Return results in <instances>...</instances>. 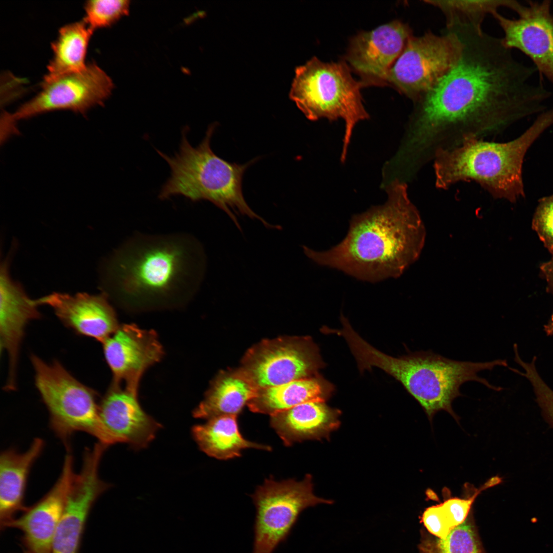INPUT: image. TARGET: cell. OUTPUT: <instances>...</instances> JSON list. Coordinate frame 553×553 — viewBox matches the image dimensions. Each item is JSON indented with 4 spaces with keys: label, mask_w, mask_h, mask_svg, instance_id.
<instances>
[{
    "label": "cell",
    "mask_w": 553,
    "mask_h": 553,
    "mask_svg": "<svg viewBox=\"0 0 553 553\" xmlns=\"http://www.w3.org/2000/svg\"><path fill=\"white\" fill-rule=\"evenodd\" d=\"M333 385L320 375L257 390L247 403L254 413L269 414L309 402H325L331 396Z\"/></svg>",
    "instance_id": "23"
},
{
    "label": "cell",
    "mask_w": 553,
    "mask_h": 553,
    "mask_svg": "<svg viewBox=\"0 0 553 553\" xmlns=\"http://www.w3.org/2000/svg\"><path fill=\"white\" fill-rule=\"evenodd\" d=\"M35 302L38 306L51 307L60 321L75 332L102 343L120 326L104 293L53 292Z\"/></svg>",
    "instance_id": "19"
},
{
    "label": "cell",
    "mask_w": 553,
    "mask_h": 553,
    "mask_svg": "<svg viewBox=\"0 0 553 553\" xmlns=\"http://www.w3.org/2000/svg\"><path fill=\"white\" fill-rule=\"evenodd\" d=\"M463 47L458 62L414 103L407 147L428 160L464 137L500 131L546 109L551 92L533 81L537 72L514 56L500 38L455 28Z\"/></svg>",
    "instance_id": "1"
},
{
    "label": "cell",
    "mask_w": 553,
    "mask_h": 553,
    "mask_svg": "<svg viewBox=\"0 0 553 553\" xmlns=\"http://www.w3.org/2000/svg\"><path fill=\"white\" fill-rule=\"evenodd\" d=\"M35 300L29 297L9 273L8 262H1L0 272V345L8 356V372L5 388L16 389L17 369L20 345L29 323L41 314Z\"/></svg>",
    "instance_id": "18"
},
{
    "label": "cell",
    "mask_w": 553,
    "mask_h": 553,
    "mask_svg": "<svg viewBox=\"0 0 553 553\" xmlns=\"http://www.w3.org/2000/svg\"><path fill=\"white\" fill-rule=\"evenodd\" d=\"M216 123L207 129L205 136L196 147L189 142L184 128L178 152L168 156L156 150L170 167L171 176L163 185L159 198L164 200L175 195L183 196L193 202L205 200L223 210L240 231L236 212L259 220L267 228L280 229L257 214L245 201L242 192L243 174L258 158L244 164L228 162L216 155L210 147L211 138Z\"/></svg>",
    "instance_id": "5"
},
{
    "label": "cell",
    "mask_w": 553,
    "mask_h": 553,
    "mask_svg": "<svg viewBox=\"0 0 553 553\" xmlns=\"http://www.w3.org/2000/svg\"><path fill=\"white\" fill-rule=\"evenodd\" d=\"M41 438L33 440L28 449L20 453L13 449L3 451L0 456V520L1 529L15 518L16 514L25 511V493L33 464L43 451Z\"/></svg>",
    "instance_id": "22"
},
{
    "label": "cell",
    "mask_w": 553,
    "mask_h": 553,
    "mask_svg": "<svg viewBox=\"0 0 553 553\" xmlns=\"http://www.w3.org/2000/svg\"><path fill=\"white\" fill-rule=\"evenodd\" d=\"M340 411L325 402L309 401L270 415L272 428L289 446L306 440L328 438L340 425Z\"/></svg>",
    "instance_id": "21"
},
{
    "label": "cell",
    "mask_w": 553,
    "mask_h": 553,
    "mask_svg": "<svg viewBox=\"0 0 553 553\" xmlns=\"http://www.w3.org/2000/svg\"><path fill=\"white\" fill-rule=\"evenodd\" d=\"M536 362L535 359L529 362L521 361L520 365L524 372H520V374L529 381L543 418L553 428V390L540 375Z\"/></svg>",
    "instance_id": "31"
},
{
    "label": "cell",
    "mask_w": 553,
    "mask_h": 553,
    "mask_svg": "<svg viewBox=\"0 0 553 553\" xmlns=\"http://www.w3.org/2000/svg\"><path fill=\"white\" fill-rule=\"evenodd\" d=\"M463 45L455 33L437 35L428 30L412 35L390 69L387 84L413 103L432 89L458 62Z\"/></svg>",
    "instance_id": "10"
},
{
    "label": "cell",
    "mask_w": 553,
    "mask_h": 553,
    "mask_svg": "<svg viewBox=\"0 0 553 553\" xmlns=\"http://www.w3.org/2000/svg\"><path fill=\"white\" fill-rule=\"evenodd\" d=\"M102 344L106 362L113 374V384H123L136 392L143 374L164 354L156 332L133 324L119 326Z\"/></svg>",
    "instance_id": "15"
},
{
    "label": "cell",
    "mask_w": 553,
    "mask_h": 553,
    "mask_svg": "<svg viewBox=\"0 0 553 553\" xmlns=\"http://www.w3.org/2000/svg\"><path fill=\"white\" fill-rule=\"evenodd\" d=\"M324 366L318 349L310 337L286 336L253 346L238 369L259 390L315 376Z\"/></svg>",
    "instance_id": "11"
},
{
    "label": "cell",
    "mask_w": 553,
    "mask_h": 553,
    "mask_svg": "<svg viewBox=\"0 0 553 553\" xmlns=\"http://www.w3.org/2000/svg\"><path fill=\"white\" fill-rule=\"evenodd\" d=\"M542 275L547 283V290L553 296V257L540 267Z\"/></svg>",
    "instance_id": "33"
},
{
    "label": "cell",
    "mask_w": 553,
    "mask_h": 553,
    "mask_svg": "<svg viewBox=\"0 0 553 553\" xmlns=\"http://www.w3.org/2000/svg\"><path fill=\"white\" fill-rule=\"evenodd\" d=\"M511 19L498 12L492 16L503 30V45L519 50L534 62L540 78L544 76L553 84V13L551 1H527Z\"/></svg>",
    "instance_id": "13"
},
{
    "label": "cell",
    "mask_w": 553,
    "mask_h": 553,
    "mask_svg": "<svg viewBox=\"0 0 553 553\" xmlns=\"http://www.w3.org/2000/svg\"><path fill=\"white\" fill-rule=\"evenodd\" d=\"M251 498L256 508L252 553H273L287 539L304 509L333 502L314 494L309 474L301 481L267 479Z\"/></svg>",
    "instance_id": "9"
},
{
    "label": "cell",
    "mask_w": 553,
    "mask_h": 553,
    "mask_svg": "<svg viewBox=\"0 0 553 553\" xmlns=\"http://www.w3.org/2000/svg\"><path fill=\"white\" fill-rule=\"evenodd\" d=\"M405 182L396 179L387 187V201L353 216L345 238L325 251L302 246L318 265L357 279L376 282L400 276L419 258L426 230L410 201Z\"/></svg>",
    "instance_id": "2"
},
{
    "label": "cell",
    "mask_w": 553,
    "mask_h": 553,
    "mask_svg": "<svg viewBox=\"0 0 553 553\" xmlns=\"http://www.w3.org/2000/svg\"><path fill=\"white\" fill-rule=\"evenodd\" d=\"M237 415H222L193 427L194 439L200 449L209 456L227 460L241 455L246 449L271 451L270 446L245 439L241 434Z\"/></svg>",
    "instance_id": "25"
},
{
    "label": "cell",
    "mask_w": 553,
    "mask_h": 553,
    "mask_svg": "<svg viewBox=\"0 0 553 553\" xmlns=\"http://www.w3.org/2000/svg\"><path fill=\"white\" fill-rule=\"evenodd\" d=\"M41 85L39 92L15 112L4 113L1 122L5 128L16 130L18 120L47 112L70 110L85 113L102 104L114 86L111 78L94 62L87 63L81 71L42 82Z\"/></svg>",
    "instance_id": "12"
},
{
    "label": "cell",
    "mask_w": 553,
    "mask_h": 553,
    "mask_svg": "<svg viewBox=\"0 0 553 553\" xmlns=\"http://www.w3.org/2000/svg\"><path fill=\"white\" fill-rule=\"evenodd\" d=\"M425 3L438 9L445 19L446 28L467 27L482 31V25L487 15H493L499 8L506 7L515 12L521 4L511 0L466 1L425 0Z\"/></svg>",
    "instance_id": "27"
},
{
    "label": "cell",
    "mask_w": 553,
    "mask_h": 553,
    "mask_svg": "<svg viewBox=\"0 0 553 553\" xmlns=\"http://www.w3.org/2000/svg\"><path fill=\"white\" fill-rule=\"evenodd\" d=\"M102 455L97 449L84 451L81 470L75 475L54 535L51 553H77L90 510L110 486L99 475Z\"/></svg>",
    "instance_id": "16"
},
{
    "label": "cell",
    "mask_w": 553,
    "mask_h": 553,
    "mask_svg": "<svg viewBox=\"0 0 553 553\" xmlns=\"http://www.w3.org/2000/svg\"><path fill=\"white\" fill-rule=\"evenodd\" d=\"M434 537L422 539L420 553H483L475 526L467 519L445 537Z\"/></svg>",
    "instance_id": "29"
},
{
    "label": "cell",
    "mask_w": 553,
    "mask_h": 553,
    "mask_svg": "<svg viewBox=\"0 0 553 553\" xmlns=\"http://www.w3.org/2000/svg\"><path fill=\"white\" fill-rule=\"evenodd\" d=\"M365 86L353 78L344 60L325 62L314 56L295 69L289 96L306 118L312 121H344L343 162L355 126L369 118L361 94Z\"/></svg>",
    "instance_id": "7"
},
{
    "label": "cell",
    "mask_w": 553,
    "mask_h": 553,
    "mask_svg": "<svg viewBox=\"0 0 553 553\" xmlns=\"http://www.w3.org/2000/svg\"><path fill=\"white\" fill-rule=\"evenodd\" d=\"M413 35L410 26L394 20L360 32L349 41L344 61L368 86H385L388 73Z\"/></svg>",
    "instance_id": "14"
},
{
    "label": "cell",
    "mask_w": 553,
    "mask_h": 553,
    "mask_svg": "<svg viewBox=\"0 0 553 553\" xmlns=\"http://www.w3.org/2000/svg\"><path fill=\"white\" fill-rule=\"evenodd\" d=\"M544 329L548 335L553 334V314L551 316L549 323L545 325Z\"/></svg>",
    "instance_id": "34"
},
{
    "label": "cell",
    "mask_w": 553,
    "mask_h": 553,
    "mask_svg": "<svg viewBox=\"0 0 553 553\" xmlns=\"http://www.w3.org/2000/svg\"><path fill=\"white\" fill-rule=\"evenodd\" d=\"M553 125V107L541 113L518 138L507 142L464 137L434 156L435 185L447 189L461 181H474L496 199L515 203L525 197L522 165L534 142Z\"/></svg>",
    "instance_id": "4"
},
{
    "label": "cell",
    "mask_w": 553,
    "mask_h": 553,
    "mask_svg": "<svg viewBox=\"0 0 553 553\" xmlns=\"http://www.w3.org/2000/svg\"><path fill=\"white\" fill-rule=\"evenodd\" d=\"M31 360L51 428L66 445L78 431L91 435L108 446L118 443L101 420L93 390L77 380L58 361L47 363L34 354Z\"/></svg>",
    "instance_id": "8"
},
{
    "label": "cell",
    "mask_w": 553,
    "mask_h": 553,
    "mask_svg": "<svg viewBox=\"0 0 553 553\" xmlns=\"http://www.w3.org/2000/svg\"><path fill=\"white\" fill-rule=\"evenodd\" d=\"M531 225L553 257V194L538 201Z\"/></svg>",
    "instance_id": "32"
},
{
    "label": "cell",
    "mask_w": 553,
    "mask_h": 553,
    "mask_svg": "<svg viewBox=\"0 0 553 553\" xmlns=\"http://www.w3.org/2000/svg\"><path fill=\"white\" fill-rule=\"evenodd\" d=\"M137 393L112 383L99 404V414L118 443L141 449L153 441L161 425L143 410Z\"/></svg>",
    "instance_id": "20"
},
{
    "label": "cell",
    "mask_w": 553,
    "mask_h": 553,
    "mask_svg": "<svg viewBox=\"0 0 553 553\" xmlns=\"http://www.w3.org/2000/svg\"><path fill=\"white\" fill-rule=\"evenodd\" d=\"M127 0H91L86 2L83 20L94 32L97 29L111 26L129 12Z\"/></svg>",
    "instance_id": "30"
},
{
    "label": "cell",
    "mask_w": 553,
    "mask_h": 553,
    "mask_svg": "<svg viewBox=\"0 0 553 553\" xmlns=\"http://www.w3.org/2000/svg\"><path fill=\"white\" fill-rule=\"evenodd\" d=\"M257 390L238 369L222 371L211 382L193 416L207 420L222 415L238 416Z\"/></svg>",
    "instance_id": "24"
},
{
    "label": "cell",
    "mask_w": 553,
    "mask_h": 553,
    "mask_svg": "<svg viewBox=\"0 0 553 553\" xmlns=\"http://www.w3.org/2000/svg\"><path fill=\"white\" fill-rule=\"evenodd\" d=\"M345 341L360 371L377 367L393 376L419 403L430 420L438 412L445 411L458 421L452 402L462 395L460 391L461 385L475 381L490 389L500 391V387L491 385L478 373L492 370L497 366H508L505 360L458 361L431 350L392 357L370 345L354 331L346 335Z\"/></svg>",
    "instance_id": "3"
},
{
    "label": "cell",
    "mask_w": 553,
    "mask_h": 553,
    "mask_svg": "<svg viewBox=\"0 0 553 553\" xmlns=\"http://www.w3.org/2000/svg\"><path fill=\"white\" fill-rule=\"evenodd\" d=\"M93 32L83 20L62 27L52 44L53 57L42 82L83 70L87 65L85 58Z\"/></svg>",
    "instance_id": "26"
},
{
    "label": "cell",
    "mask_w": 553,
    "mask_h": 553,
    "mask_svg": "<svg viewBox=\"0 0 553 553\" xmlns=\"http://www.w3.org/2000/svg\"><path fill=\"white\" fill-rule=\"evenodd\" d=\"M500 481L499 477H493L471 497L450 498L439 505L428 507L422 517L424 526L433 535L439 538L445 537L452 529L466 520L477 496L482 491L498 484Z\"/></svg>",
    "instance_id": "28"
},
{
    "label": "cell",
    "mask_w": 553,
    "mask_h": 553,
    "mask_svg": "<svg viewBox=\"0 0 553 553\" xmlns=\"http://www.w3.org/2000/svg\"><path fill=\"white\" fill-rule=\"evenodd\" d=\"M180 239L150 238L129 246L114 260L111 278L118 294L132 301L165 300L187 289L203 274L199 245L190 249Z\"/></svg>",
    "instance_id": "6"
},
{
    "label": "cell",
    "mask_w": 553,
    "mask_h": 553,
    "mask_svg": "<svg viewBox=\"0 0 553 553\" xmlns=\"http://www.w3.org/2000/svg\"><path fill=\"white\" fill-rule=\"evenodd\" d=\"M71 454H67L60 475L51 490L7 526L19 529L28 553H51L54 535L75 476Z\"/></svg>",
    "instance_id": "17"
}]
</instances>
